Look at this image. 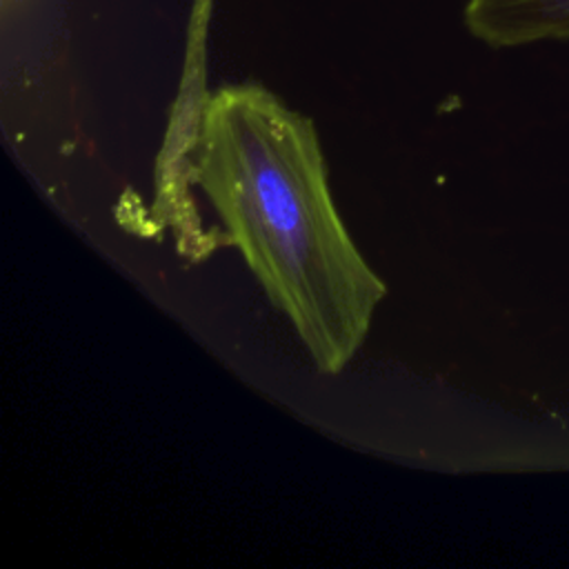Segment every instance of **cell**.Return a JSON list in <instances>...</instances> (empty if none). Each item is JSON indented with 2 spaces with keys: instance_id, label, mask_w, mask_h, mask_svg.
<instances>
[{
  "instance_id": "obj_1",
  "label": "cell",
  "mask_w": 569,
  "mask_h": 569,
  "mask_svg": "<svg viewBox=\"0 0 569 569\" xmlns=\"http://www.w3.org/2000/svg\"><path fill=\"white\" fill-rule=\"evenodd\" d=\"M167 142L156 169L160 227L176 229L191 260L209 253L191 211L196 187L220 222L213 247H233L316 369L340 373L360 351L387 284L336 209L311 118L260 84H224Z\"/></svg>"
},
{
  "instance_id": "obj_2",
  "label": "cell",
  "mask_w": 569,
  "mask_h": 569,
  "mask_svg": "<svg viewBox=\"0 0 569 569\" xmlns=\"http://www.w3.org/2000/svg\"><path fill=\"white\" fill-rule=\"evenodd\" d=\"M462 18L473 38L496 49L569 42V0H467Z\"/></svg>"
}]
</instances>
